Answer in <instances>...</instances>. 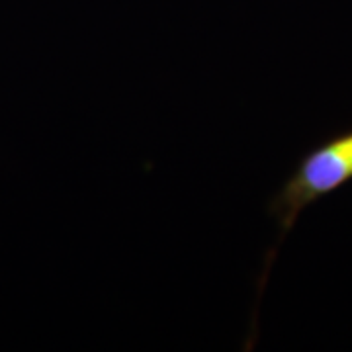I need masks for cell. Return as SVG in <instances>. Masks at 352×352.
Wrapping results in <instances>:
<instances>
[{
  "label": "cell",
  "instance_id": "obj_1",
  "mask_svg": "<svg viewBox=\"0 0 352 352\" xmlns=\"http://www.w3.org/2000/svg\"><path fill=\"white\" fill-rule=\"evenodd\" d=\"M352 180V129L327 139L303 157L268 204L280 241L294 229L303 210Z\"/></svg>",
  "mask_w": 352,
  "mask_h": 352
}]
</instances>
